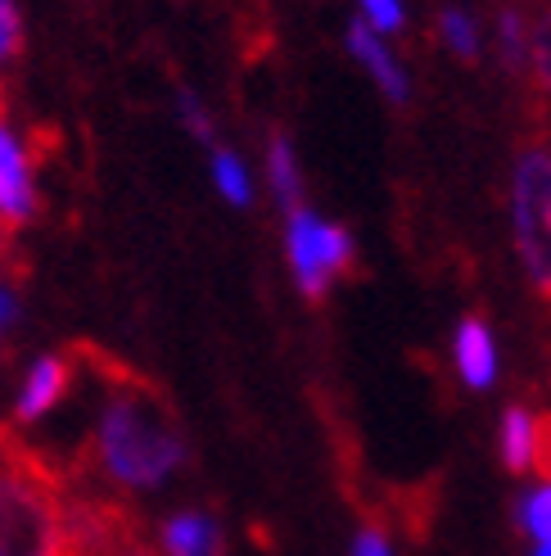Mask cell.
I'll return each mask as SVG.
<instances>
[{
    "instance_id": "cell-1",
    "label": "cell",
    "mask_w": 551,
    "mask_h": 556,
    "mask_svg": "<svg viewBox=\"0 0 551 556\" xmlns=\"http://www.w3.org/2000/svg\"><path fill=\"white\" fill-rule=\"evenodd\" d=\"M87 357H91V376L104 384V399L87 439V466L100 480L127 493L168 484L190 457L172 407L141 376L104 363L95 353Z\"/></svg>"
},
{
    "instance_id": "cell-2",
    "label": "cell",
    "mask_w": 551,
    "mask_h": 556,
    "mask_svg": "<svg viewBox=\"0 0 551 556\" xmlns=\"http://www.w3.org/2000/svg\"><path fill=\"white\" fill-rule=\"evenodd\" d=\"M68 476L0 426V556H68Z\"/></svg>"
},
{
    "instance_id": "cell-3",
    "label": "cell",
    "mask_w": 551,
    "mask_h": 556,
    "mask_svg": "<svg viewBox=\"0 0 551 556\" xmlns=\"http://www.w3.org/2000/svg\"><path fill=\"white\" fill-rule=\"evenodd\" d=\"M511 222H515L520 263H525L534 290L551 299V150L547 146H529L515 159Z\"/></svg>"
},
{
    "instance_id": "cell-4",
    "label": "cell",
    "mask_w": 551,
    "mask_h": 556,
    "mask_svg": "<svg viewBox=\"0 0 551 556\" xmlns=\"http://www.w3.org/2000/svg\"><path fill=\"white\" fill-rule=\"evenodd\" d=\"M285 254L294 267V281L308 299H321L339 271L353 263V236L335 222L317 217L312 208H294L285 227Z\"/></svg>"
},
{
    "instance_id": "cell-5",
    "label": "cell",
    "mask_w": 551,
    "mask_h": 556,
    "mask_svg": "<svg viewBox=\"0 0 551 556\" xmlns=\"http://www.w3.org/2000/svg\"><path fill=\"white\" fill-rule=\"evenodd\" d=\"M77 353H41L27 363L18 389H14V403H10V430H27L46 421L64 407V399L73 394L77 384Z\"/></svg>"
},
{
    "instance_id": "cell-6",
    "label": "cell",
    "mask_w": 551,
    "mask_h": 556,
    "mask_svg": "<svg viewBox=\"0 0 551 556\" xmlns=\"http://www.w3.org/2000/svg\"><path fill=\"white\" fill-rule=\"evenodd\" d=\"M37 217V168H33V141L5 118L0 109V222L14 236L18 227Z\"/></svg>"
},
{
    "instance_id": "cell-7",
    "label": "cell",
    "mask_w": 551,
    "mask_h": 556,
    "mask_svg": "<svg viewBox=\"0 0 551 556\" xmlns=\"http://www.w3.org/2000/svg\"><path fill=\"white\" fill-rule=\"evenodd\" d=\"M348 54H353V60L357 64H362L371 77H375V87L384 91V96H389L394 104H402L407 96H411V87H407V73H402V64L394 60V50L389 46H384L375 33H371V27L362 23V18H357V23H348Z\"/></svg>"
},
{
    "instance_id": "cell-8",
    "label": "cell",
    "mask_w": 551,
    "mask_h": 556,
    "mask_svg": "<svg viewBox=\"0 0 551 556\" xmlns=\"http://www.w3.org/2000/svg\"><path fill=\"white\" fill-rule=\"evenodd\" d=\"M158 556H227L222 530L208 511H172L158 525Z\"/></svg>"
},
{
    "instance_id": "cell-9",
    "label": "cell",
    "mask_w": 551,
    "mask_h": 556,
    "mask_svg": "<svg viewBox=\"0 0 551 556\" xmlns=\"http://www.w3.org/2000/svg\"><path fill=\"white\" fill-rule=\"evenodd\" d=\"M452 357H457V371L471 389H488L498 380V344H492V330L479 317H465L457 326V340H452Z\"/></svg>"
},
{
    "instance_id": "cell-10",
    "label": "cell",
    "mask_w": 551,
    "mask_h": 556,
    "mask_svg": "<svg viewBox=\"0 0 551 556\" xmlns=\"http://www.w3.org/2000/svg\"><path fill=\"white\" fill-rule=\"evenodd\" d=\"M502 462L511 470H520V476L534 470V462H538V416L529 407H511L502 416Z\"/></svg>"
},
{
    "instance_id": "cell-11",
    "label": "cell",
    "mask_w": 551,
    "mask_h": 556,
    "mask_svg": "<svg viewBox=\"0 0 551 556\" xmlns=\"http://www.w3.org/2000/svg\"><path fill=\"white\" fill-rule=\"evenodd\" d=\"M213 186H217V194H222L227 204H235V208H249L254 204V177H249V168H244V159L235 154V150H227V146H213Z\"/></svg>"
},
{
    "instance_id": "cell-12",
    "label": "cell",
    "mask_w": 551,
    "mask_h": 556,
    "mask_svg": "<svg viewBox=\"0 0 551 556\" xmlns=\"http://www.w3.org/2000/svg\"><path fill=\"white\" fill-rule=\"evenodd\" d=\"M267 177H271L276 200L285 204V213H294V208H298V186H303V177H298V163H294V150H290V141H285V136H271Z\"/></svg>"
},
{
    "instance_id": "cell-13",
    "label": "cell",
    "mask_w": 551,
    "mask_h": 556,
    "mask_svg": "<svg viewBox=\"0 0 551 556\" xmlns=\"http://www.w3.org/2000/svg\"><path fill=\"white\" fill-rule=\"evenodd\" d=\"M520 525H525V534L538 547L551 543V480L534 484L525 497H520Z\"/></svg>"
},
{
    "instance_id": "cell-14",
    "label": "cell",
    "mask_w": 551,
    "mask_h": 556,
    "mask_svg": "<svg viewBox=\"0 0 551 556\" xmlns=\"http://www.w3.org/2000/svg\"><path fill=\"white\" fill-rule=\"evenodd\" d=\"M438 37H444L448 50H457L461 60H475L479 54V27L465 10H444L438 14Z\"/></svg>"
},
{
    "instance_id": "cell-15",
    "label": "cell",
    "mask_w": 551,
    "mask_h": 556,
    "mask_svg": "<svg viewBox=\"0 0 551 556\" xmlns=\"http://www.w3.org/2000/svg\"><path fill=\"white\" fill-rule=\"evenodd\" d=\"M23 50V14H18V0H0V81H5L10 64L18 60Z\"/></svg>"
},
{
    "instance_id": "cell-16",
    "label": "cell",
    "mask_w": 551,
    "mask_h": 556,
    "mask_svg": "<svg viewBox=\"0 0 551 556\" xmlns=\"http://www.w3.org/2000/svg\"><path fill=\"white\" fill-rule=\"evenodd\" d=\"M177 114H181L185 131L195 136V141L213 146V118H208V109H204V100H200L195 91H181V96H177Z\"/></svg>"
},
{
    "instance_id": "cell-17",
    "label": "cell",
    "mask_w": 551,
    "mask_h": 556,
    "mask_svg": "<svg viewBox=\"0 0 551 556\" xmlns=\"http://www.w3.org/2000/svg\"><path fill=\"white\" fill-rule=\"evenodd\" d=\"M357 5H362V23L375 37L398 33L402 27V0H357Z\"/></svg>"
},
{
    "instance_id": "cell-18",
    "label": "cell",
    "mask_w": 551,
    "mask_h": 556,
    "mask_svg": "<svg viewBox=\"0 0 551 556\" xmlns=\"http://www.w3.org/2000/svg\"><path fill=\"white\" fill-rule=\"evenodd\" d=\"M498 33H502V60L507 68H520V60H525V18H520V10H507L502 23H498Z\"/></svg>"
},
{
    "instance_id": "cell-19",
    "label": "cell",
    "mask_w": 551,
    "mask_h": 556,
    "mask_svg": "<svg viewBox=\"0 0 551 556\" xmlns=\"http://www.w3.org/2000/svg\"><path fill=\"white\" fill-rule=\"evenodd\" d=\"M529 54H534V73H538V81H542V87L551 91V14L538 23V33H534Z\"/></svg>"
},
{
    "instance_id": "cell-20",
    "label": "cell",
    "mask_w": 551,
    "mask_h": 556,
    "mask_svg": "<svg viewBox=\"0 0 551 556\" xmlns=\"http://www.w3.org/2000/svg\"><path fill=\"white\" fill-rule=\"evenodd\" d=\"M353 556H394V552H389V539H384L380 530H362L353 543Z\"/></svg>"
},
{
    "instance_id": "cell-21",
    "label": "cell",
    "mask_w": 551,
    "mask_h": 556,
    "mask_svg": "<svg viewBox=\"0 0 551 556\" xmlns=\"http://www.w3.org/2000/svg\"><path fill=\"white\" fill-rule=\"evenodd\" d=\"M14 317H18V299H14V290L0 281V336L14 326Z\"/></svg>"
},
{
    "instance_id": "cell-22",
    "label": "cell",
    "mask_w": 551,
    "mask_h": 556,
    "mask_svg": "<svg viewBox=\"0 0 551 556\" xmlns=\"http://www.w3.org/2000/svg\"><path fill=\"white\" fill-rule=\"evenodd\" d=\"M108 556H158V552H150L141 539H131V543H123L118 552H108Z\"/></svg>"
},
{
    "instance_id": "cell-23",
    "label": "cell",
    "mask_w": 551,
    "mask_h": 556,
    "mask_svg": "<svg viewBox=\"0 0 551 556\" xmlns=\"http://www.w3.org/2000/svg\"><path fill=\"white\" fill-rule=\"evenodd\" d=\"M14 254H10V231H5V222H0V267H5Z\"/></svg>"
},
{
    "instance_id": "cell-24",
    "label": "cell",
    "mask_w": 551,
    "mask_h": 556,
    "mask_svg": "<svg viewBox=\"0 0 551 556\" xmlns=\"http://www.w3.org/2000/svg\"><path fill=\"white\" fill-rule=\"evenodd\" d=\"M534 556H551V543H542V547H538V552H534Z\"/></svg>"
}]
</instances>
